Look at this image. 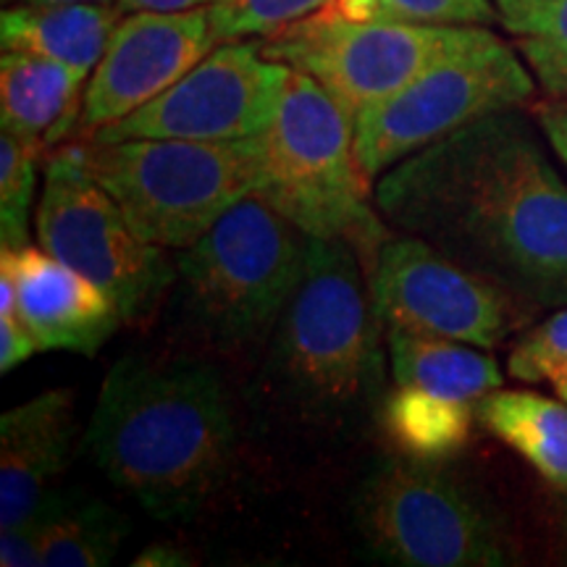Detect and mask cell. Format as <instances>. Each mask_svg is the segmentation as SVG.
I'll return each mask as SVG.
<instances>
[{
	"instance_id": "obj_1",
	"label": "cell",
	"mask_w": 567,
	"mask_h": 567,
	"mask_svg": "<svg viewBox=\"0 0 567 567\" xmlns=\"http://www.w3.org/2000/svg\"><path fill=\"white\" fill-rule=\"evenodd\" d=\"M373 203L530 316L567 305V184L526 113H488L394 163Z\"/></svg>"
},
{
	"instance_id": "obj_2",
	"label": "cell",
	"mask_w": 567,
	"mask_h": 567,
	"mask_svg": "<svg viewBox=\"0 0 567 567\" xmlns=\"http://www.w3.org/2000/svg\"><path fill=\"white\" fill-rule=\"evenodd\" d=\"M237 425L221 373L195 358H130L105 375L84 452L155 520H193L224 486Z\"/></svg>"
},
{
	"instance_id": "obj_3",
	"label": "cell",
	"mask_w": 567,
	"mask_h": 567,
	"mask_svg": "<svg viewBox=\"0 0 567 567\" xmlns=\"http://www.w3.org/2000/svg\"><path fill=\"white\" fill-rule=\"evenodd\" d=\"M381 326L354 247L308 237L302 276L271 334L260 392L302 423L344 425L365 415L384 392Z\"/></svg>"
},
{
	"instance_id": "obj_4",
	"label": "cell",
	"mask_w": 567,
	"mask_h": 567,
	"mask_svg": "<svg viewBox=\"0 0 567 567\" xmlns=\"http://www.w3.org/2000/svg\"><path fill=\"white\" fill-rule=\"evenodd\" d=\"M266 142L258 197L313 239L354 247L365 271L392 234L371 203V176L354 155V122L305 71H289Z\"/></svg>"
},
{
	"instance_id": "obj_5",
	"label": "cell",
	"mask_w": 567,
	"mask_h": 567,
	"mask_svg": "<svg viewBox=\"0 0 567 567\" xmlns=\"http://www.w3.org/2000/svg\"><path fill=\"white\" fill-rule=\"evenodd\" d=\"M305 255L308 234L264 197H245L176 260L182 313L216 350H255L292 300Z\"/></svg>"
},
{
	"instance_id": "obj_6",
	"label": "cell",
	"mask_w": 567,
	"mask_h": 567,
	"mask_svg": "<svg viewBox=\"0 0 567 567\" xmlns=\"http://www.w3.org/2000/svg\"><path fill=\"white\" fill-rule=\"evenodd\" d=\"M80 147L134 231L163 250L195 245L234 205L258 195L266 174L264 137L90 140Z\"/></svg>"
},
{
	"instance_id": "obj_7",
	"label": "cell",
	"mask_w": 567,
	"mask_h": 567,
	"mask_svg": "<svg viewBox=\"0 0 567 567\" xmlns=\"http://www.w3.org/2000/svg\"><path fill=\"white\" fill-rule=\"evenodd\" d=\"M354 528L375 559L400 567L513 563L502 520L436 463L386 457L354 496Z\"/></svg>"
},
{
	"instance_id": "obj_8",
	"label": "cell",
	"mask_w": 567,
	"mask_h": 567,
	"mask_svg": "<svg viewBox=\"0 0 567 567\" xmlns=\"http://www.w3.org/2000/svg\"><path fill=\"white\" fill-rule=\"evenodd\" d=\"M34 234L42 250L105 289L124 321L153 313L176 279L163 247L142 239L90 174L80 142L55 151L45 163Z\"/></svg>"
},
{
	"instance_id": "obj_9",
	"label": "cell",
	"mask_w": 567,
	"mask_h": 567,
	"mask_svg": "<svg viewBox=\"0 0 567 567\" xmlns=\"http://www.w3.org/2000/svg\"><path fill=\"white\" fill-rule=\"evenodd\" d=\"M492 38L486 27L350 21L313 13L260 45L271 61L313 76L354 122L371 103Z\"/></svg>"
},
{
	"instance_id": "obj_10",
	"label": "cell",
	"mask_w": 567,
	"mask_h": 567,
	"mask_svg": "<svg viewBox=\"0 0 567 567\" xmlns=\"http://www.w3.org/2000/svg\"><path fill=\"white\" fill-rule=\"evenodd\" d=\"M534 76L499 38L452 55L354 116V155L371 179L488 113L534 95Z\"/></svg>"
},
{
	"instance_id": "obj_11",
	"label": "cell",
	"mask_w": 567,
	"mask_h": 567,
	"mask_svg": "<svg viewBox=\"0 0 567 567\" xmlns=\"http://www.w3.org/2000/svg\"><path fill=\"white\" fill-rule=\"evenodd\" d=\"M287 63L271 61L255 40L221 42L155 101L92 134V142L264 137L289 80Z\"/></svg>"
},
{
	"instance_id": "obj_12",
	"label": "cell",
	"mask_w": 567,
	"mask_h": 567,
	"mask_svg": "<svg viewBox=\"0 0 567 567\" xmlns=\"http://www.w3.org/2000/svg\"><path fill=\"white\" fill-rule=\"evenodd\" d=\"M365 274L375 313L386 329L496 347L530 321L528 310L505 289L413 234L392 229Z\"/></svg>"
},
{
	"instance_id": "obj_13",
	"label": "cell",
	"mask_w": 567,
	"mask_h": 567,
	"mask_svg": "<svg viewBox=\"0 0 567 567\" xmlns=\"http://www.w3.org/2000/svg\"><path fill=\"white\" fill-rule=\"evenodd\" d=\"M216 45L208 9L130 13L116 24L101 63L92 71L76 132L90 140L122 122L179 82Z\"/></svg>"
},
{
	"instance_id": "obj_14",
	"label": "cell",
	"mask_w": 567,
	"mask_h": 567,
	"mask_svg": "<svg viewBox=\"0 0 567 567\" xmlns=\"http://www.w3.org/2000/svg\"><path fill=\"white\" fill-rule=\"evenodd\" d=\"M0 274L17 292V316L42 352H76L92 358L124 323L105 289L42 247L0 250Z\"/></svg>"
},
{
	"instance_id": "obj_15",
	"label": "cell",
	"mask_w": 567,
	"mask_h": 567,
	"mask_svg": "<svg viewBox=\"0 0 567 567\" xmlns=\"http://www.w3.org/2000/svg\"><path fill=\"white\" fill-rule=\"evenodd\" d=\"M74 439V396L48 389L0 417V530L30 523L66 467Z\"/></svg>"
},
{
	"instance_id": "obj_16",
	"label": "cell",
	"mask_w": 567,
	"mask_h": 567,
	"mask_svg": "<svg viewBox=\"0 0 567 567\" xmlns=\"http://www.w3.org/2000/svg\"><path fill=\"white\" fill-rule=\"evenodd\" d=\"M87 74L34 53L3 51L0 59V124L21 137L59 145L80 130Z\"/></svg>"
},
{
	"instance_id": "obj_17",
	"label": "cell",
	"mask_w": 567,
	"mask_h": 567,
	"mask_svg": "<svg viewBox=\"0 0 567 567\" xmlns=\"http://www.w3.org/2000/svg\"><path fill=\"white\" fill-rule=\"evenodd\" d=\"M122 9L111 3H19L0 13L3 51L34 53L92 74Z\"/></svg>"
},
{
	"instance_id": "obj_18",
	"label": "cell",
	"mask_w": 567,
	"mask_h": 567,
	"mask_svg": "<svg viewBox=\"0 0 567 567\" xmlns=\"http://www.w3.org/2000/svg\"><path fill=\"white\" fill-rule=\"evenodd\" d=\"M389 371L396 386H415L452 400L476 402L505 386V373L473 344L408 329H386Z\"/></svg>"
},
{
	"instance_id": "obj_19",
	"label": "cell",
	"mask_w": 567,
	"mask_h": 567,
	"mask_svg": "<svg viewBox=\"0 0 567 567\" xmlns=\"http://www.w3.org/2000/svg\"><path fill=\"white\" fill-rule=\"evenodd\" d=\"M476 421L515 450L544 481L567 492V402L494 389L473 402Z\"/></svg>"
},
{
	"instance_id": "obj_20",
	"label": "cell",
	"mask_w": 567,
	"mask_h": 567,
	"mask_svg": "<svg viewBox=\"0 0 567 567\" xmlns=\"http://www.w3.org/2000/svg\"><path fill=\"white\" fill-rule=\"evenodd\" d=\"M40 528V565L103 567L122 549L130 523L109 502L80 492H48L34 515Z\"/></svg>"
},
{
	"instance_id": "obj_21",
	"label": "cell",
	"mask_w": 567,
	"mask_h": 567,
	"mask_svg": "<svg viewBox=\"0 0 567 567\" xmlns=\"http://www.w3.org/2000/svg\"><path fill=\"white\" fill-rule=\"evenodd\" d=\"M476 408L467 400L396 386L381 402V425L402 455L439 463L467 444Z\"/></svg>"
},
{
	"instance_id": "obj_22",
	"label": "cell",
	"mask_w": 567,
	"mask_h": 567,
	"mask_svg": "<svg viewBox=\"0 0 567 567\" xmlns=\"http://www.w3.org/2000/svg\"><path fill=\"white\" fill-rule=\"evenodd\" d=\"M45 142L21 137L3 130L0 134V250H17L30 243V221L38 168Z\"/></svg>"
},
{
	"instance_id": "obj_23",
	"label": "cell",
	"mask_w": 567,
	"mask_h": 567,
	"mask_svg": "<svg viewBox=\"0 0 567 567\" xmlns=\"http://www.w3.org/2000/svg\"><path fill=\"white\" fill-rule=\"evenodd\" d=\"M329 19L400 21V24L492 27L499 11L492 0H326L316 11Z\"/></svg>"
},
{
	"instance_id": "obj_24",
	"label": "cell",
	"mask_w": 567,
	"mask_h": 567,
	"mask_svg": "<svg viewBox=\"0 0 567 567\" xmlns=\"http://www.w3.org/2000/svg\"><path fill=\"white\" fill-rule=\"evenodd\" d=\"M326 0H218L210 6V27L216 42L245 38H271L305 17L323 9Z\"/></svg>"
},
{
	"instance_id": "obj_25",
	"label": "cell",
	"mask_w": 567,
	"mask_h": 567,
	"mask_svg": "<svg viewBox=\"0 0 567 567\" xmlns=\"http://www.w3.org/2000/svg\"><path fill=\"white\" fill-rule=\"evenodd\" d=\"M517 38V51L523 53L538 84L555 101L567 103V0L549 6Z\"/></svg>"
},
{
	"instance_id": "obj_26",
	"label": "cell",
	"mask_w": 567,
	"mask_h": 567,
	"mask_svg": "<svg viewBox=\"0 0 567 567\" xmlns=\"http://www.w3.org/2000/svg\"><path fill=\"white\" fill-rule=\"evenodd\" d=\"M567 363V305L555 316L526 331L513 347L507 371L523 384L549 381L559 365Z\"/></svg>"
},
{
	"instance_id": "obj_27",
	"label": "cell",
	"mask_w": 567,
	"mask_h": 567,
	"mask_svg": "<svg viewBox=\"0 0 567 567\" xmlns=\"http://www.w3.org/2000/svg\"><path fill=\"white\" fill-rule=\"evenodd\" d=\"M0 565L3 567H32L40 565V528L38 520L24 526L0 530Z\"/></svg>"
},
{
	"instance_id": "obj_28",
	"label": "cell",
	"mask_w": 567,
	"mask_h": 567,
	"mask_svg": "<svg viewBox=\"0 0 567 567\" xmlns=\"http://www.w3.org/2000/svg\"><path fill=\"white\" fill-rule=\"evenodd\" d=\"M34 352H40V347L27 331V326L19 321V316H0V373L13 371L24 360H30Z\"/></svg>"
},
{
	"instance_id": "obj_29",
	"label": "cell",
	"mask_w": 567,
	"mask_h": 567,
	"mask_svg": "<svg viewBox=\"0 0 567 567\" xmlns=\"http://www.w3.org/2000/svg\"><path fill=\"white\" fill-rule=\"evenodd\" d=\"M536 122L542 126L544 137L551 145V151L557 153V158L567 166V103L565 101H547L538 103L536 109Z\"/></svg>"
},
{
	"instance_id": "obj_30",
	"label": "cell",
	"mask_w": 567,
	"mask_h": 567,
	"mask_svg": "<svg viewBox=\"0 0 567 567\" xmlns=\"http://www.w3.org/2000/svg\"><path fill=\"white\" fill-rule=\"evenodd\" d=\"M557 0H494L499 21L513 34H523Z\"/></svg>"
},
{
	"instance_id": "obj_31",
	"label": "cell",
	"mask_w": 567,
	"mask_h": 567,
	"mask_svg": "<svg viewBox=\"0 0 567 567\" xmlns=\"http://www.w3.org/2000/svg\"><path fill=\"white\" fill-rule=\"evenodd\" d=\"M218 0H118V9L124 13L155 11V13H176V11H195L210 9Z\"/></svg>"
},
{
	"instance_id": "obj_32",
	"label": "cell",
	"mask_w": 567,
	"mask_h": 567,
	"mask_svg": "<svg viewBox=\"0 0 567 567\" xmlns=\"http://www.w3.org/2000/svg\"><path fill=\"white\" fill-rule=\"evenodd\" d=\"M134 565L140 567H187L193 565V559H187L182 549L168 547V544H153L142 555L134 559Z\"/></svg>"
},
{
	"instance_id": "obj_33",
	"label": "cell",
	"mask_w": 567,
	"mask_h": 567,
	"mask_svg": "<svg viewBox=\"0 0 567 567\" xmlns=\"http://www.w3.org/2000/svg\"><path fill=\"white\" fill-rule=\"evenodd\" d=\"M549 384H551V389H555V392H557L559 400L567 402V363L559 365L557 371L549 375Z\"/></svg>"
},
{
	"instance_id": "obj_34",
	"label": "cell",
	"mask_w": 567,
	"mask_h": 567,
	"mask_svg": "<svg viewBox=\"0 0 567 567\" xmlns=\"http://www.w3.org/2000/svg\"><path fill=\"white\" fill-rule=\"evenodd\" d=\"M19 3H118V0H19Z\"/></svg>"
},
{
	"instance_id": "obj_35",
	"label": "cell",
	"mask_w": 567,
	"mask_h": 567,
	"mask_svg": "<svg viewBox=\"0 0 567 567\" xmlns=\"http://www.w3.org/2000/svg\"><path fill=\"white\" fill-rule=\"evenodd\" d=\"M565 534H567V509H565Z\"/></svg>"
}]
</instances>
